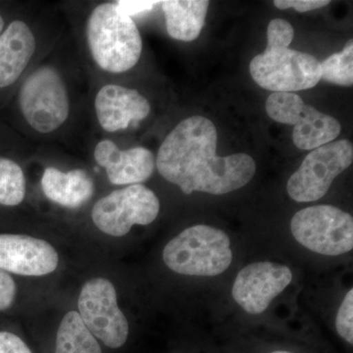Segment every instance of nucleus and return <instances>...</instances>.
Here are the masks:
<instances>
[{
    "label": "nucleus",
    "mask_w": 353,
    "mask_h": 353,
    "mask_svg": "<svg viewBox=\"0 0 353 353\" xmlns=\"http://www.w3.org/2000/svg\"><path fill=\"white\" fill-rule=\"evenodd\" d=\"M55 353H102L97 338L77 311H69L60 323Z\"/></svg>",
    "instance_id": "18"
},
{
    "label": "nucleus",
    "mask_w": 353,
    "mask_h": 353,
    "mask_svg": "<svg viewBox=\"0 0 353 353\" xmlns=\"http://www.w3.org/2000/svg\"><path fill=\"white\" fill-rule=\"evenodd\" d=\"M94 159L108 173L113 185H138L152 176L157 167L154 154L148 148L136 146L121 150L110 139L95 146Z\"/></svg>",
    "instance_id": "13"
},
{
    "label": "nucleus",
    "mask_w": 353,
    "mask_h": 353,
    "mask_svg": "<svg viewBox=\"0 0 353 353\" xmlns=\"http://www.w3.org/2000/svg\"><path fill=\"white\" fill-rule=\"evenodd\" d=\"M4 28V20L3 18L1 17V15H0V34H1L2 30H3Z\"/></svg>",
    "instance_id": "28"
},
{
    "label": "nucleus",
    "mask_w": 353,
    "mask_h": 353,
    "mask_svg": "<svg viewBox=\"0 0 353 353\" xmlns=\"http://www.w3.org/2000/svg\"><path fill=\"white\" fill-rule=\"evenodd\" d=\"M160 211V201L152 190L143 185H131L114 190L94 204L92 222L108 236H126L134 225L152 224Z\"/></svg>",
    "instance_id": "7"
},
{
    "label": "nucleus",
    "mask_w": 353,
    "mask_h": 353,
    "mask_svg": "<svg viewBox=\"0 0 353 353\" xmlns=\"http://www.w3.org/2000/svg\"><path fill=\"white\" fill-rule=\"evenodd\" d=\"M79 314L85 326L106 347L119 348L129 336V322L118 306L117 292L110 281L94 278L81 290Z\"/></svg>",
    "instance_id": "9"
},
{
    "label": "nucleus",
    "mask_w": 353,
    "mask_h": 353,
    "mask_svg": "<svg viewBox=\"0 0 353 353\" xmlns=\"http://www.w3.org/2000/svg\"><path fill=\"white\" fill-rule=\"evenodd\" d=\"M163 260L170 270L180 275L215 277L232 264L231 240L222 230L196 225L167 243Z\"/></svg>",
    "instance_id": "3"
},
{
    "label": "nucleus",
    "mask_w": 353,
    "mask_h": 353,
    "mask_svg": "<svg viewBox=\"0 0 353 353\" xmlns=\"http://www.w3.org/2000/svg\"><path fill=\"white\" fill-rule=\"evenodd\" d=\"M305 105L303 99L294 92H273L267 99L265 108L271 119L294 126L303 116Z\"/></svg>",
    "instance_id": "20"
},
{
    "label": "nucleus",
    "mask_w": 353,
    "mask_h": 353,
    "mask_svg": "<svg viewBox=\"0 0 353 353\" xmlns=\"http://www.w3.org/2000/svg\"><path fill=\"white\" fill-rule=\"evenodd\" d=\"M59 256L50 243L26 234H0V270L41 277L57 270Z\"/></svg>",
    "instance_id": "11"
},
{
    "label": "nucleus",
    "mask_w": 353,
    "mask_h": 353,
    "mask_svg": "<svg viewBox=\"0 0 353 353\" xmlns=\"http://www.w3.org/2000/svg\"><path fill=\"white\" fill-rule=\"evenodd\" d=\"M331 1L326 0H276L274 6L279 9L294 8L299 12H308L315 9L322 8L328 6Z\"/></svg>",
    "instance_id": "25"
},
{
    "label": "nucleus",
    "mask_w": 353,
    "mask_h": 353,
    "mask_svg": "<svg viewBox=\"0 0 353 353\" xmlns=\"http://www.w3.org/2000/svg\"><path fill=\"white\" fill-rule=\"evenodd\" d=\"M26 180L22 168L8 158L0 157V204L19 205L24 201Z\"/></svg>",
    "instance_id": "19"
},
{
    "label": "nucleus",
    "mask_w": 353,
    "mask_h": 353,
    "mask_svg": "<svg viewBox=\"0 0 353 353\" xmlns=\"http://www.w3.org/2000/svg\"><path fill=\"white\" fill-rule=\"evenodd\" d=\"M352 160L353 146L348 139L313 150L288 181V194L296 202L319 201L328 192L334 179L352 164Z\"/></svg>",
    "instance_id": "8"
},
{
    "label": "nucleus",
    "mask_w": 353,
    "mask_h": 353,
    "mask_svg": "<svg viewBox=\"0 0 353 353\" xmlns=\"http://www.w3.org/2000/svg\"><path fill=\"white\" fill-rule=\"evenodd\" d=\"M271 353H292V352H283V350H277V352H271Z\"/></svg>",
    "instance_id": "29"
},
{
    "label": "nucleus",
    "mask_w": 353,
    "mask_h": 353,
    "mask_svg": "<svg viewBox=\"0 0 353 353\" xmlns=\"http://www.w3.org/2000/svg\"><path fill=\"white\" fill-rule=\"evenodd\" d=\"M161 4L172 39L192 41L199 38L208 16V0H167Z\"/></svg>",
    "instance_id": "16"
},
{
    "label": "nucleus",
    "mask_w": 353,
    "mask_h": 353,
    "mask_svg": "<svg viewBox=\"0 0 353 353\" xmlns=\"http://www.w3.org/2000/svg\"><path fill=\"white\" fill-rule=\"evenodd\" d=\"M87 39L95 63L109 73H124L136 66L143 39L136 23L116 3L95 7L87 24Z\"/></svg>",
    "instance_id": "2"
},
{
    "label": "nucleus",
    "mask_w": 353,
    "mask_h": 353,
    "mask_svg": "<svg viewBox=\"0 0 353 353\" xmlns=\"http://www.w3.org/2000/svg\"><path fill=\"white\" fill-rule=\"evenodd\" d=\"M321 79L334 85L352 87L353 85V43L350 39L343 50L334 53L320 62Z\"/></svg>",
    "instance_id": "21"
},
{
    "label": "nucleus",
    "mask_w": 353,
    "mask_h": 353,
    "mask_svg": "<svg viewBox=\"0 0 353 353\" xmlns=\"http://www.w3.org/2000/svg\"><path fill=\"white\" fill-rule=\"evenodd\" d=\"M16 292L17 289L12 277L6 271L0 270V311L6 310L12 306Z\"/></svg>",
    "instance_id": "24"
},
{
    "label": "nucleus",
    "mask_w": 353,
    "mask_h": 353,
    "mask_svg": "<svg viewBox=\"0 0 353 353\" xmlns=\"http://www.w3.org/2000/svg\"><path fill=\"white\" fill-rule=\"evenodd\" d=\"M160 3L158 1H121L116 2L118 8L122 11L123 13L126 14L129 17L132 16L139 15V14L150 12L152 11L157 4Z\"/></svg>",
    "instance_id": "27"
},
{
    "label": "nucleus",
    "mask_w": 353,
    "mask_h": 353,
    "mask_svg": "<svg viewBox=\"0 0 353 353\" xmlns=\"http://www.w3.org/2000/svg\"><path fill=\"white\" fill-rule=\"evenodd\" d=\"M0 353H32L19 336L9 332H0Z\"/></svg>",
    "instance_id": "26"
},
{
    "label": "nucleus",
    "mask_w": 353,
    "mask_h": 353,
    "mask_svg": "<svg viewBox=\"0 0 353 353\" xmlns=\"http://www.w3.org/2000/svg\"><path fill=\"white\" fill-rule=\"evenodd\" d=\"M292 236L311 252L338 256L353 248V218L333 205L301 209L290 222Z\"/></svg>",
    "instance_id": "6"
},
{
    "label": "nucleus",
    "mask_w": 353,
    "mask_h": 353,
    "mask_svg": "<svg viewBox=\"0 0 353 353\" xmlns=\"http://www.w3.org/2000/svg\"><path fill=\"white\" fill-rule=\"evenodd\" d=\"M336 328L338 334L348 343H353V290H350L343 299L338 314H336Z\"/></svg>",
    "instance_id": "23"
},
{
    "label": "nucleus",
    "mask_w": 353,
    "mask_h": 353,
    "mask_svg": "<svg viewBox=\"0 0 353 353\" xmlns=\"http://www.w3.org/2000/svg\"><path fill=\"white\" fill-rule=\"evenodd\" d=\"M341 132V123L333 116L305 105L303 116L294 125L292 141L299 150H313L333 143Z\"/></svg>",
    "instance_id": "17"
},
{
    "label": "nucleus",
    "mask_w": 353,
    "mask_h": 353,
    "mask_svg": "<svg viewBox=\"0 0 353 353\" xmlns=\"http://www.w3.org/2000/svg\"><path fill=\"white\" fill-rule=\"evenodd\" d=\"M36 50V39L21 20L10 23L0 34V88L13 85L22 75Z\"/></svg>",
    "instance_id": "14"
},
{
    "label": "nucleus",
    "mask_w": 353,
    "mask_h": 353,
    "mask_svg": "<svg viewBox=\"0 0 353 353\" xmlns=\"http://www.w3.org/2000/svg\"><path fill=\"white\" fill-rule=\"evenodd\" d=\"M292 272L285 265L256 262L241 269L234 280L232 296L248 314L259 315L292 283Z\"/></svg>",
    "instance_id": "10"
},
{
    "label": "nucleus",
    "mask_w": 353,
    "mask_h": 353,
    "mask_svg": "<svg viewBox=\"0 0 353 353\" xmlns=\"http://www.w3.org/2000/svg\"><path fill=\"white\" fill-rule=\"evenodd\" d=\"M294 37V30L288 21H270L267 29V48H289Z\"/></svg>",
    "instance_id": "22"
},
{
    "label": "nucleus",
    "mask_w": 353,
    "mask_h": 353,
    "mask_svg": "<svg viewBox=\"0 0 353 353\" xmlns=\"http://www.w3.org/2000/svg\"><path fill=\"white\" fill-rule=\"evenodd\" d=\"M19 103L28 124L41 134L57 131L68 119L66 85L52 67H39L26 79L21 87Z\"/></svg>",
    "instance_id": "5"
},
{
    "label": "nucleus",
    "mask_w": 353,
    "mask_h": 353,
    "mask_svg": "<svg viewBox=\"0 0 353 353\" xmlns=\"http://www.w3.org/2000/svg\"><path fill=\"white\" fill-rule=\"evenodd\" d=\"M253 81L273 92H294L314 88L321 80L317 58L289 48H267L250 64Z\"/></svg>",
    "instance_id": "4"
},
{
    "label": "nucleus",
    "mask_w": 353,
    "mask_h": 353,
    "mask_svg": "<svg viewBox=\"0 0 353 353\" xmlns=\"http://www.w3.org/2000/svg\"><path fill=\"white\" fill-rule=\"evenodd\" d=\"M217 130L203 116L179 123L158 150L157 170L185 194H226L252 181L256 163L245 153L218 157Z\"/></svg>",
    "instance_id": "1"
},
{
    "label": "nucleus",
    "mask_w": 353,
    "mask_h": 353,
    "mask_svg": "<svg viewBox=\"0 0 353 353\" xmlns=\"http://www.w3.org/2000/svg\"><path fill=\"white\" fill-rule=\"evenodd\" d=\"M94 106L99 125L108 132L126 130L132 123L145 119L150 112V101L138 90L112 83L99 90Z\"/></svg>",
    "instance_id": "12"
},
{
    "label": "nucleus",
    "mask_w": 353,
    "mask_h": 353,
    "mask_svg": "<svg viewBox=\"0 0 353 353\" xmlns=\"http://www.w3.org/2000/svg\"><path fill=\"white\" fill-rule=\"evenodd\" d=\"M41 188L50 201L71 209L81 208L94 192L92 178L82 169L64 173L48 167L41 176Z\"/></svg>",
    "instance_id": "15"
}]
</instances>
